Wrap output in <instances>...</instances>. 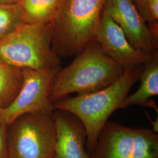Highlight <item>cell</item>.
I'll list each match as a JSON object with an SVG mask.
<instances>
[{
  "instance_id": "9",
  "label": "cell",
  "mask_w": 158,
  "mask_h": 158,
  "mask_svg": "<svg viewBox=\"0 0 158 158\" xmlns=\"http://www.w3.org/2000/svg\"><path fill=\"white\" fill-rule=\"evenodd\" d=\"M95 40L107 56L125 69L143 65L152 55L131 45L123 29L104 12L96 31Z\"/></svg>"
},
{
  "instance_id": "7",
  "label": "cell",
  "mask_w": 158,
  "mask_h": 158,
  "mask_svg": "<svg viewBox=\"0 0 158 158\" xmlns=\"http://www.w3.org/2000/svg\"><path fill=\"white\" fill-rule=\"evenodd\" d=\"M60 68L22 69L23 85L8 106L0 108V123L8 126L18 117L27 113L52 115L55 108L49 97L54 79Z\"/></svg>"
},
{
  "instance_id": "3",
  "label": "cell",
  "mask_w": 158,
  "mask_h": 158,
  "mask_svg": "<svg viewBox=\"0 0 158 158\" xmlns=\"http://www.w3.org/2000/svg\"><path fill=\"white\" fill-rule=\"evenodd\" d=\"M106 0H60L52 23L58 56L77 55L95 40Z\"/></svg>"
},
{
  "instance_id": "12",
  "label": "cell",
  "mask_w": 158,
  "mask_h": 158,
  "mask_svg": "<svg viewBox=\"0 0 158 158\" xmlns=\"http://www.w3.org/2000/svg\"><path fill=\"white\" fill-rule=\"evenodd\" d=\"M60 0H19L17 4L24 23L40 24L52 22Z\"/></svg>"
},
{
  "instance_id": "16",
  "label": "cell",
  "mask_w": 158,
  "mask_h": 158,
  "mask_svg": "<svg viewBox=\"0 0 158 158\" xmlns=\"http://www.w3.org/2000/svg\"><path fill=\"white\" fill-rule=\"evenodd\" d=\"M8 127L0 123V158H10L7 139Z\"/></svg>"
},
{
  "instance_id": "2",
  "label": "cell",
  "mask_w": 158,
  "mask_h": 158,
  "mask_svg": "<svg viewBox=\"0 0 158 158\" xmlns=\"http://www.w3.org/2000/svg\"><path fill=\"white\" fill-rule=\"evenodd\" d=\"M143 66L125 69L118 80L100 90L66 97L53 104L55 109L72 113L85 125L87 131L85 149L89 155L109 117L117 110L123 108L130 90L139 79Z\"/></svg>"
},
{
  "instance_id": "17",
  "label": "cell",
  "mask_w": 158,
  "mask_h": 158,
  "mask_svg": "<svg viewBox=\"0 0 158 158\" xmlns=\"http://www.w3.org/2000/svg\"><path fill=\"white\" fill-rule=\"evenodd\" d=\"M148 8L153 20L158 23V0H148Z\"/></svg>"
},
{
  "instance_id": "14",
  "label": "cell",
  "mask_w": 158,
  "mask_h": 158,
  "mask_svg": "<svg viewBox=\"0 0 158 158\" xmlns=\"http://www.w3.org/2000/svg\"><path fill=\"white\" fill-rule=\"evenodd\" d=\"M24 23L17 4L0 3V42Z\"/></svg>"
},
{
  "instance_id": "6",
  "label": "cell",
  "mask_w": 158,
  "mask_h": 158,
  "mask_svg": "<svg viewBox=\"0 0 158 158\" xmlns=\"http://www.w3.org/2000/svg\"><path fill=\"white\" fill-rule=\"evenodd\" d=\"M89 155L90 158H158V133L108 121Z\"/></svg>"
},
{
  "instance_id": "10",
  "label": "cell",
  "mask_w": 158,
  "mask_h": 158,
  "mask_svg": "<svg viewBox=\"0 0 158 158\" xmlns=\"http://www.w3.org/2000/svg\"><path fill=\"white\" fill-rule=\"evenodd\" d=\"M57 141L53 158H90L85 145L87 131L80 119L67 111L55 109Z\"/></svg>"
},
{
  "instance_id": "18",
  "label": "cell",
  "mask_w": 158,
  "mask_h": 158,
  "mask_svg": "<svg viewBox=\"0 0 158 158\" xmlns=\"http://www.w3.org/2000/svg\"><path fill=\"white\" fill-rule=\"evenodd\" d=\"M19 0H0V3L17 4Z\"/></svg>"
},
{
  "instance_id": "1",
  "label": "cell",
  "mask_w": 158,
  "mask_h": 158,
  "mask_svg": "<svg viewBox=\"0 0 158 158\" xmlns=\"http://www.w3.org/2000/svg\"><path fill=\"white\" fill-rule=\"evenodd\" d=\"M124 70L94 40L69 66L59 70L49 100L53 104L73 93L81 95L100 90L118 80Z\"/></svg>"
},
{
  "instance_id": "13",
  "label": "cell",
  "mask_w": 158,
  "mask_h": 158,
  "mask_svg": "<svg viewBox=\"0 0 158 158\" xmlns=\"http://www.w3.org/2000/svg\"><path fill=\"white\" fill-rule=\"evenodd\" d=\"M23 83L22 70L12 66L0 58V108L6 107L13 102Z\"/></svg>"
},
{
  "instance_id": "15",
  "label": "cell",
  "mask_w": 158,
  "mask_h": 158,
  "mask_svg": "<svg viewBox=\"0 0 158 158\" xmlns=\"http://www.w3.org/2000/svg\"><path fill=\"white\" fill-rule=\"evenodd\" d=\"M136 8L140 13L143 19L148 24V25L155 30H158V23L155 22L148 8V0H132Z\"/></svg>"
},
{
  "instance_id": "11",
  "label": "cell",
  "mask_w": 158,
  "mask_h": 158,
  "mask_svg": "<svg viewBox=\"0 0 158 158\" xmlns=\"http://www.w3.org/2000/svg\"><path fill=\"white\" fill-rule=\"evenodd\" d=\"M139 80H141L139 89L127 97L123 108L131 106L147 107L149 104L152 106L150 99L158 94V51L143 64Z\"/></svg>"
},
{
  "instance_id": "4",
  "label": "cell",
  "mask_w": 158,
  "mask_h": 158,
  "mask_svg": "<svg viewBox=\"0 0 158 158\" xmlns=\"http://www.w3.org/2000/svg\"><path fill=\"white\" fill-rule=\"evenodd\" d=\"M52 23L19 25L0 42V58L19 69L42 70L60 66L52 48Z\"/></svg>"
},
{
  "instance_id": "5",
  "label": "cell",
  "mask_w": 158,
  "mask_h": 158,
  "mask_svg": "<svg viewBox=\"0 0 158 158\" xmlns=\"http://www.w3.org/2000/svg\"><path fill=\"white\" fill-rule=\"evenodd\" d=\"M10 158H53L57 141L52 115L27 113L8 125Z\"/></svg>"
},
{
  "instance_id": "8",
  "label": "cell",
  "mask_w": 158,
  "mask_h": 158,
  "mask_svg": "<svg viewBox=\"0 0 158 158\" xmlns=\"http://www.w3.org/2000/svg\"><path fill=\"white\" fill-rule=\"evenodd\" d=\"M102 12L118 25L135 49L149 55L158 52V31L148 25L132 0H106Z\"/></svg>"
}]
</instances>
